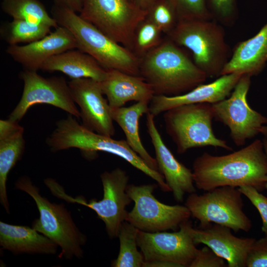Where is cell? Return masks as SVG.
<instances>
[{"label":"cell","mask_w":267,"mask_h":267,"mask_svg":"<svg viewBox=\"0 0 267 267\" xmlns=\"http://www.w3.org/2000/svg\"><path fill=\"white\" fill-rule=\"evenodd\" d=\"M195 187L207 191L219 187L251 186L265 190L267 158L263 141L256 139L233 153L214 156L204 152L192 164Z\"/></svg>","instance_id":"cell-1"},{"label":"cell","mask_w":267,"mask_h":267,"mask_svg":"<svg viewBox=\"0 0 267 267\" xmlns=\"http://www.w3.org/2000/svg\"><path fill=\"white\" fill-rule=\"evenodd\" d=\"M140 76L155 95L175 96L204 84L208 78L178 45L166 36L162 42L140 58Z\"/></svg>","instance_id":"cell-2"},{"label":"cell","mask_w":267,"mask_h":267,"mask_svg":"<svg viewBox=\"0 0 267 267\" xmlns=\"http://www.w3.org/2000/svg\"><path fill=\"white\" fill-rule=\"evenodd\" d=\"M51 16L58 25L74 36L77 48L89 54L105 69H114L140 76V58L133 51L113 41L76 12L53 5Z\"/></svg>","instance_id":"cell-3"},{"label":"cell","mask_w":267,"mask_h":267,"mask_svg":"<svg viewBox=\"0 0 267 267\" xmlns=\"http://www.w3.org/2000/svg\"><path fill=\"white\" fill-rule=\"evenodd\" d=\"M75 118L69 114L66 118L56 122L54 130L46 140L51 150L56 152L76 148L85 153L103 151L115 155L154 179L162 191H171L163 176L150 168L130 147L126 140L114 139L89 130Z\"/></svg>","instance_id":"cell-4"},{"label":"cell","mask_w":267,"mask_h":267,"mask_svg":"<svg viewBox=\"0 0 267 267\" xmlns=\"http://www.w3.org/2000/svg\"><path fill=\"white\" fill-rule=\"evenodd\" d=\"M15 188L26 192L34 200L39 218L33 222L32 227L58 245L61 249L58 257L67 260L83 258L82 247L87 242L86 236L78 228L64 204L51 202L42 196L39 187L27 176L19 178Z\"/></svg>","instance_id":"cell-5"},{"label":"cell","mask_w":267,"mask_h":267,"mask_svg":"<svg viewBox=\"0 0 267 267\" xmlns=\"http://www.w3.org/2000/svg\"><path fill=\"white\" fill-rule=\"evenodd\" d=\"M166 36L190 50L194 63L208 78L221 76L230 58L222 25L214 20L180 21Z\"/></svg>","instance_id":"cell-6"},{"label":"cell","mask_w":267,"mask_h":267,"mask_svg":"<svg viewBox=\"0 0 267 267\" xmlns=\"http://www.w3.org/2000/svg\"><path fill=\"white\" fill-rule=\"evenodd\" d=\"M103 196L100 200L92 199L87 201L84 197H73L67 194L63 187L55 179L46 178L44 183L55 197L71 203L87 207L96 214L104 222L106 231L110 238L118 237L121 226L128 212L126 207L132 202L127 192L129 177L126 171L117 168L100 175Z\"/></svg>","instance_id":"cell-7"},{"label":"cell","mask_w":267,"mask_h":267,"mask_svg":"<svg viewBox=\"0 0 267 267\" xmlns=\"http://www.w3.org/2000/svg\"><path fill=\"white\" fill-rule=\"evenodd\" d=\"M214 115L208 103L178 106L165 111V127L178 154L196 147L211 146L231 151L225 140L218 138L212 128Z\"/></svg>","instance_id":"cell-8"},{"label":"cell","mask_w":267,"mask_h":267,"mask_svg":"<svg viewBox=\"0 0 267 267\" xmlns=\"http://www.w3.org/2000/svg\"><path fill=\"white\" fill-rule=\"evenodd\" d=\"M242 195L238 187H219L201 195L189 194L185 205L191 216L199 222V228L213 223L227 226L234 232H248L252 224L243 211Z\"/></svg>","instance_id":"cell-9"},{"label":"cell","mask_w":267,"mask_h":267,"mask_svg":"<svg viewBox=\"0 0 267 267\" xmlns=\"http://www.w3.org/2000/svg\"><path fill=\"white\" fill-rule=\"evenodd\" d=\"M80 16L132 51L134 36L147 11L129 0H82Z\"/></svg>","instance_id":"cell-10"},{"label":"cell","mask_w":267,"mask_h":267,"mask_svg":"<svg viewBox=\"0 0 267 267\" xmlns=\"http://www.w3.org/2000/svg\"><path fill=\"white\" fill-rule=\"evenodd\" d=\"M158 185H128L127 192L134 205L128 213L126 221L145 232L177 231L182 222L189 220L190 213L185 205H169L158 200L153 195Z\"/></svg>","instance_id":"cell-11"},{"label":"cell","mask_w":267,"mask_h":267,"mask_svg":"<svg viewBox=\"0 0 267 267\" xmlns=\"http://www.w3.org/2000/svg\"><path fill=\"white\" fill-rule=\"evenodd\" d=\"M192 228L188 220L173 232L138 230L137 243L144 259V267H189L198 249L191 235Z\"/></svg>","instance_id":"cell-12"},{"label":"cell","mask_w":267,"mask_h":267,"mask_svg":"<svg viewBox=\"0 0 267 267\" xmlns=\"http://www.w3.org/2000/svg\"><path fill=\"white\" fill-rule=\"evenodd\" d=\"M251 78L243 75L229 97L212 104L214 118L229 128L230 137L237 146L260 133L261 127L267 124V117L252 109L248 103Z\"/></svg>","instance_id":"cell-13"},{"label":"cell","mask_w":267,"mask_h":267,"mask_svg":"<svg viewBox=\"0 0 267 267\" xmlns=\"http://www.w3.org/2000/svg\"><path fill=\"white\" fill-rule=\"evenodd\" d=\"M24 83L22 96L8 119L19 122L28 109L36 104H47L59 108L77 119L80 118L68 82L62 77L44 78L37 71L24 69L20 74Z\"/></svg>","instance_id":"cell-14"},{"label":"cell","mask_w":267,"mask_h":267,"mask_svg":"<svg viewBox=\"0 0 267 267\" xmlns=\"http://www.w3.org/2000/svg\"><path fill=\"white\" fill-rule=\"evenodd\" d=\"M72 98L80 107L83 126L112 137L115 133L110 107L103 97L100 82L91 78L72 79L68 82Z\"/></svg>","instance_id":"cell-15"},{"label":"cell","mask_w":267,"mask_h":267,"mask_svg":"<svg viewBox=\"0 0 267 267\" xmlns=\"http://www.w3.org/2000/svg\"><path fill=\"white\" fill-rule=\"evenodd\" d=\"M155 117L146 114V127L154 147L158 171L172 192L174 199L181 202L185 194L196 192L192 171L179 162L164 143L155 123Z\"/></svg>","instance_id":"cell-16"},{"label":"cell","mask_w":267,"mask_h":267,"mask_svg":"<svg viewBox=\"0 0 267 267\" xmlns=\"http://www.w3.org/2000/svg\"><path fill=\"white\" fill-rule=\"evenodd\" d=\"M77 48L76 40L66 28L59 26L44 38L24 45H9L6 53L25 69L38 71L51 57Z\"/></svg>","instance_id":"cell-17"},{"label":"cell","mask_w":267,"mask_h":267,"mask_svg":"<svg viewBox=\"0 0 267 267\" xmlns=\"http://www.w3.org/2000/svg\"><path fill=\"white\" fill-rule=\"evenodd\" d=\"M242 75L239 73L223 75L212 83L201 84L192 90L178 95H154L149 102V112L156 117L179 105L217 103L230 95Z\"/></svg>","instance_id":"cell-18"},{"label":"cell","mask_w":267,"mask_h":267,"mask_svg":"<svg viewBox=\"0 0 267 267\" xmlns=\"http://www.w3.org/2000/svg\"><path fill=\"white\" fill-rule=\"evenodd\" d=\"M231 229L223 225L211 223L204 228L191 229L195 245L204 244L223 258L228 267H246L248 254L256 240L253 238L234 236Z\"/></svg>","instance_id":"cell-19"},{"label":"cell","mask_w":267,"mask_h":267,"mask_svg":"<svg viewBox=\"0 0 267 267\" xmlns=\"http://www.w3.org/2000/svg\"><path fill=\"white\" fill-rule=\"evenodd\" d=\"M100 84L111 108L123 107L130 101L150 102L155 95L151 87L141 76L117 70H107L106 76Z\"/></svg>","instance_id":"cell-20"},{"label":"cell","mask_w":267,"mask_h":267,"mask_svg":"<svg viewBox=\"0 0 267 267\" xmlns=\"http://www.w3.org/2000/svg\"><path fill=\"white\" fill-rule=\"evenodd\" d=\"M267 62V23L252 38L238 43L224 67L222 75L259 74Z\"/></svg>","instance_id":"cell-21"},{"label":"cell","mask_w":267,"mask_h":267,"mask_svg":"<svg viewBox=\"0 0 267 267\" xmlns=\"http://www.w3.org/2000/svg\"><path fill=\"white\" fill-rule=\"evenodd\" d=\"M23 135L24 128L18 122L8 119L0 120V202L8 214L10 208L6 189L7 177L24 153Z\"/></svg>","instance_id":"cell-22"},{"label":"cell","mask_w":267,"mask_h":267,"mask_svg":"<svg viewBox=\"0 0 267 267\" xmlns=\"http://www.w3.org/2000/svg\"><path fill=\"white\" fill-rule=\"evenodd\" d=\"M0 245L14 254L54 255L58 245L32 227L0 222Z\"/></svg>","instance_id":"cell-23"},{"label":"cell","mask_w":267,"mask_h":267,"mask_svg":"<svg viewBox=\"0 0 267 267\" xmlns=\"http://www.w3.org/2000/svg\"><path fill=\"white\" fill-rule=\"evenodd\" d=\"M41 70L61 72L72 79L91 78L101 82L106 77L107 70L92 56L78 48L67 50L46 60Z\"/></svg>","instance_id":"cell-24"},{"label":"cell","mask_w":267,"mask_h":267,"mask_svg":"<svg viewBox=\"0 0 267 267\" xmlns=\"http://www.w3.org/2000/svg\"><path fill=\"white\" fill-rule=\"evenodd\" d=\"M149 102L138 101L129 107L110 108L111 117L123 131L130 147L152 169L158 171L155 158L147 151L142 143L139 133V120L149 112Z\"/></svg>","instance_id":"cell-25"},{"label":"cell","mask_w":267,"mask_h":267,"mask_svg":"<svg viewBox=\"0 0 267 267\" xmlns=\"http://www.w3.org/2000/svg\"><path fill=\"white\" fill-rule=\"evenodd\" d=\"M1 7L4 12L13 19L43 24L51 28L59 26L39 0H2Z\"/></svg>","instance_id":"cell-26"},{"label":"cell","mask_w":267,"mask_h":267,"mask_svg":"<svg viewBox=\"0 0 267 267\" xmlns=\"http://www.w3.org/2000/svg\"><path fill=\"white\" fill-rule=\"evenodd\" d=\"M51 27L41 23L13 19L2 24L0 27L1 39L9 45L30 44L39 40L51 33Z\"/></svg>","instance_id":"cell-27"},{"label":"cell","mask_w":267,"mask_h":267,"mask_svg":"<svg viewBox=\"0 0 267 267\" xmlns=\"http://www.w3.org/2000/svg\"><path fill=\"white\" fill-rule=\"evenodd\" d=\"M138 232V229L127 221L123 222L118 236L120 242L119 254L112 262V267H144L143 256L137 249Z\"/></svg>","instance_id":"cell-28"},{"label":"cell","mask_w":267,"mask_h":267,"mask_svg":"<svg viewBox=\"0 0 267 267\" xmlns=\"http://www.w3.org/2000/svg\"><path fill=\"white\" fill-rule=\"evenodd\" d=\"M161 30L146 17L135 29L132 51L139 58L156 47L164 38Z\"/></svg>","instance_id":"cell-29"},{"label":"cell","mask_w":267,"mask_h":267,"mask_svg":"<svg viewBox=\"0 0 267 267\" xmlns=\"http://www.w3.org/2000/svg\"><path fill=\"white\" fill-rule=\"evenodd\" d=\"M146 17L166 35L170 34L179 22L177 11L169 0H157L147 10Z\"/></svg>","instance_id":"cell-30"},{"label":"cell","mask_w":267,"mask_h":267,"mask_svg":"<svg viewBox=\"0 0 267 267\" xmlns=\"http://www.w3.org/2000/svg\"><path fill=\"white\" fill-rule=\"evenodd\" d=\"M175 7L179 21L213 20L207 0H169Z\"/></svg>","instance_id":"cell-31"},{"label":"cell","mask_w":267,"mask_h":267,"mask_svg":"<svg viewBox=\"0 0 267 267\" xmlns=\"http://www.w3.org/2000/svg\"><path fill=\"white\" fill-rule=\"evenodd\" d=\"M213 20L222 26H232L237 18V0H207Z\"/></svg>","instance_id":"cell-32"},{"label":"cell","mask_w":267,"mask_h":267,"mask_svg":"<svg viewBox=\"0 0 267 267\" xmlns=\"http://www.w3.org/2000/svg\"><path fill=\"white\" fill-rule=\"evenodd\" d=\"M238 188L259 212L262 221V231L267 235V197L251 186L243 185Z\"/></svg>","instance_id":"cell-33"},{"label":"cell","mask_w":267,"mask_h":267,"mask_svg":"<svg viewBox=\"0 0 267 267\" xmlns=\"http://www.w3.org/2000/svg\"><path fill=\"white\" fill-rule=\"evenodd\" d=\"M247 267H267V235L255 240L248 254Z\"/></svg>","instance_id":"cell-34"},{"label":"cell","mask_w":267,"mask_h":267,"mask_svg":"<svg viewBox=\"0 0 267 267\" xmlns=\"http://www.w3.org/2000/svg\"><path fill=\"white\" fill-rule=\"evenodd\" d=\"M225 260L205 245L198 249L196 256L189 267H225Z\"/></svg>","instance_id":"cell-35"},{"label":"cell","mask_w":267,"mask_h":267,"mask_svg":"<svg viewBox=\"0 0 267 267\" xmlns=\"http://www.w3.org/2000/svg\"><path fill=\"white\" fill-rule=\"evenodd\" d=\"M53 5L68 8L75 12H80L83 5L82 0H53Z\"/></svg>","instance_id":"cell-36"},{"label":"cell","mask_w":267,"mask_h":267,"mask_svg":"<svg viewBox=\"0 0 267 267\" xmlns=\"http://www.w3.org/2000/svg\"><path fill=\"white\" fill-rule=\"evenodd\" d=\"M157 0H134V3L141 9L147 11Z\"/></svg>","instance_id":"cell-37"},{"label":"cell","mask_w":267,"mask_h":267,"mask_svg":"<svg viewBox=\"0 0 267 267\" xmlns=\"http://www.w3.org/2000/svg\"><path fill=\"white\" fill-rule=\"evenodd\" d=\"M262 141L263 143L264 150L267 158V136H264V138H263ZM265 190H266L267 191V176Z\"/></svg>","instance_id":"cell-38"},{"label":"cell","mask_w":267,"mask_h":267,"mask_svg":"<svg viewBox=\"0 0 267 267\" xmlns=\"http://www.w3.org/2000/svg\"><path fill=\"white\" fill-rule=\"evenodd\" d=\"M260 133L263 134L264 136H267V126H262L260 129Z\"/></svg>","instance_id":"cell-39"},{"label":"cell","mask_w":267,"mask_h":267,"mask_svg":"<svg viewBox=\"0 0 267 267\" xmlns=\"http://www.w3.org/2000/svg\"><path fill=\"white\" fill-rule=\"evenodd\" d=\"M130 0V1H132V2H134V0Z\"/></svg>","instance_id":"cell-40"}]
</instances>
